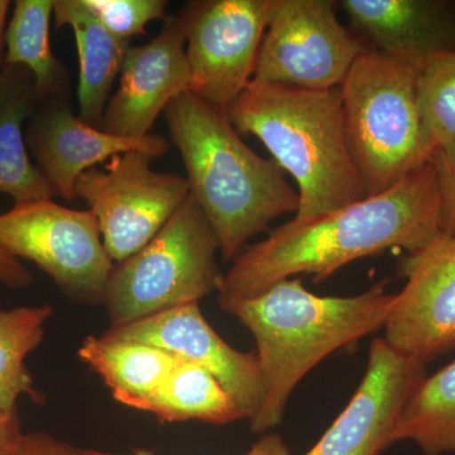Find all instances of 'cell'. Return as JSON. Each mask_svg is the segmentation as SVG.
I'll list each match as a JSON object with an SVG mask.
<instances>
[{"mask_svg":"<svg viewBox=\"0 0 455 455\" xmlns=\"http://www.w3.org/2000/svg\"><path fill=\"white\" fill-rule=\"evenodd\" d=\"M440 233L442 196L433 158L385 193L307 223L290 220L275 228L236 257L221 277L218 299L252 298L300 274L320 283L353 260L388 248L418 252Z\"/></svg>","mask_w":455,"mask_h":455,"instance_id":"6da1fadb","label":"cell"},{"mask_svg":"<svg viewBox=\"0 0 455 455\" xmlns=\"http://www.w3.org/2000/svg\"><path fill=\"white\" fill-rule=\"evenodd\" d=\"M386 283L339 298L311 293L300 278L292 277L252 298L218 299L221 309L256 339L263 397L250 420L254 434L283 423L290 395L311 368L385 326L396 298L386 291Z\"/></svg>","mask_w":455,"mask_h":455,"instance_id":"7a4b0ae2","label":"cell"},{"mask_svg":"<svg viewBox=\"0 0 455 455\" xmlns=\"http://www.w3.org/2000/svg\"><path fill=\"white\" fill-rule=\"evenodd\" d=\"M164 116L187 170L190 196L214 229L226 262L272 220L298 212V190L276 164L245 145L226 109L185 92Z\"/></svg>","mask_w":455,"mask_h":455,"instance_id":"3957f363","label":"cell"},{"mask_svg":"<svg viewBox=\"0 0 455 455\" xmlns=\"http://www.w3.org/2000/svg\"><path fill=\"white\" fill-rule=\"evenodd\" d=\"M239 134L257 137L298 184L293 223H307L364 199L350 155L340 89L251 82L226 108Z\"/></svg>","mask_w":455,"mask_h":455,"instance_id":"277c9868","label":"cell"},{"mask_svg":"<svg viewBox=\"0 0 455 455\" xmlns=\"http://www.w3.org/2000/svg\"><path fill=\"white\" fill-rule=\"evenodd\" d=\"M419 68L381 51L358 56L339 89L350 155L367 196L433 160L418 103Z\"/></svg>","mask_w":455,"mask_h":455,"instance_id":"5b68a950","label":"cell"},{"mask_svg":"<svg viewBox=\"0 0 455 455\" xmlns=\"http://www.w3.org/2000/svg\"><path fill=\"white\" fill-rule=\"evenodd\" d=\"M220 241L199 204L188 196L158 235L116 263L106 302L110 328H123L218 291Z\"/></svg>","mask_w":455,"mask_h":455,"instance_id":"8992f818","label":"cell"},{"mask_svg":"<svg viewBox=\"0 0 455 455\" xmlns=\"http://www.w3.org/2000/svg\"><path fill=\"white\" fill-rule=\"evenodd\" d=\"M0 247L37 265L71 301L106 302L116 263L89 209L65 208L52 199L14 204L0 214Z\"/></svg>","mask_w":455,"mask_h":455,"instance_id":"52a82bcc","label":"cell"},{"mask_svg":"<svg viewBox=\"0 0 455 455\" xmlns=\"http://www.w3.org/2000/svg\"><path fill=\"white\" fill-rule=\"evenodd\" d=\"M154 160L145 152H125L77 180L76 197L97 218L114 263L146 247L190 196L187 178L157 172Z\"/></svg>","mask_w":455,"mask_h":455,"instance_id":"ba28073f","label":"cell"},{"mask_svg":"<svg viewBox=\"0 0 455 455\" xmlns=\"http://www.w3.org/2000/svg\"><path fill=\"white\" fill-rule=\"evenodd\" d=\"M333 0H272L252 82L295 88H339L367 49L338 20Z\"/></svg>","mask_w":455,"mask_h":455,"instance_id":"9c48e42d","label":"cell"},{"mask_svg":"<svg viewBox=\"0 0 455 455\" xmlns=\"http://www.w3.org/2000/svg\"><path fill=\"white\" fill-rule=\"evenodd\" d=\"M272 0H205L185 8L191 92L226 109L253 79Z\"/></svg>","mask_w":455,"mask_h":455,"instance_id":"30bf717a","label":"cell"},{"mask_svg":"<svg viewBox=\"0 0 455 455\" xmlns=\"http://www.w3.org/2000/svg\"><path fill=\"white\" fill-rule=\"evenodd\" d=\"M403 291L385 326L392 348L425 364L455 350V232L409 254L401 263Z\"/></svg>","mask_w":455,"mask_h":455,"instance_id":"8fae6325","label":"cell"},{"mask_svg":"<svg viewBox=\"0 0 455 455\" xmlns=\"http://www.w3.org/2000/svg\"><path fill=\"white\" fill-rule=\"evenodd\" d=\"M425 377L424 362L376 338L371 344L366 374L348 406L304 455L381 454L394 444L403 407Z\"/></svg>","mask_w":455,"mask_h":455,"instance_id":"7c38bea8","label":"cell"},{"mask_svg":"<svg viewBox=\"0 0 455 455\" xmlns=\"http://www.w3.org/2000/svg\"><path fill=\"white\" fill-rule=\"evenodd\" d=\"M187 13L169 18L148 44L128 49L118 89L109 98L100 130L139 140L148 136L173 99L191 92L187 60Z\"/></svg>","mask_w":455,"mask_h":455,"instance_id":"4fadbf2b","label":"cell"},{"mask_svg":"<svg viewBox=\"0 0 455 455\" xmlns=\"http://www.w3.org/2000/svg\"><path fill=\"white\" fill-rule=\"evenodd\" d=\"M25 139L37 169L55 190L68 202L76 199V182L85 171L125 152H145L157 158L170 148L158 134L143 139H123L92 127L74 113L64 97L44 99L27 122Z\"/></svg>","mask_w":455,"mask_h":455,"instance_id":"5bb4252c","label":"cell"},{"mask_svg":"<svg viewBox=\"0 0 455 455\" xmlns=\"http://www.w3.org/2000/svg\"><path fill=\"white\" fill-rule=\"evenodd\" d=\"M106 334L152 344L203 367L220 381L245 420L250 421L259 411L263 383L256 352H239L230 347L206 322L197 302L123 328L108 329Z\"/></svg>","mask_w":455,"mask_h":455,"instance_id":"9a60e30c","label":"cell"},{"mask_svg":"<svg viewBox=\"0 0 455 455\" xmlns=\"http://www.w3.org/2000/svg\"><path fill=\"white\" fill-rule=\"evenodd\" d=\"M337 8L368 49L419 70L455 53V0H340Z\"/></svg>","mask_w":455,"mask_h":455,"instance_id":"2e32d148","label":"cell"},{"mask_svg":"<svg viewBox=\"0 0 455 455\" xmlns=\"http://www.w3.org/2000/svg\"><path fill=\"white\" fill-rule=\"evenodd\" d=\"M40 101L31 71L4 65L0 70V193L13 197L14 204L56 196L26 145L25 127Z\"/></svg>","mask_w":455,"mask_h":455,"instance_id":"e0dca14e","label":"cell"},{"mask_svg":"<svg viewBox=\"0 0 455 455\" xmlns=\"http://www.w3.org/2000/svg\"><path fill=\"white\" fill-rule=\"evenodd\" d=\"M80 361L101 377L122 405L146 411L179 358L143 341L104 333L88 335L77 350Z\"/></svg>","mask_w":455,"mask_h":455,"instance_id":"ac0fdd59","label":"cell"},{"mask_svg":"<svg viewBox=\"0 0 455 455\" xmlns=\"http://www.w3.org/2000/svg\"><path fill=\"white\" fill-rule=\"evenodd\" d=\"M56 29L70 27L79 55L77 104L82 121L100 128L110 90L121 74L130 42L119 40L86 7L84 0H55Z\"/></svg>","mask_w":455,"mask_h":455,"instance_id":"d6986e66","label":"cell"},{"mask_svg":"<svg viewBox=\"0 0 455 455\" xmlns=\"http://www.w3.org/2000/svg\"><path fill=\"white\" fill-rule=\"evenodd\" d=\"M55 0H17L5 29V65L25 66L35 76L41 100L64 97L68 74L53 55L50 23Z\"/></svg>","mask_w":455,"mask_h":455,"instance_id":"ffe728a7","label":"cell"},{"mask_svg":"<svg viewBox=\"0 0 455 455\" xmlns=\"http://www.w3.org/2000/svg\"><path fill=\"white\" fill-rule=\"evenodd\" d=\"M146 412L163 424L197 420L223 425L244 419L211 372L182 359H179Z\"/></svg>","mask_w":455,"mask_h":455,"instance_id":"44dd1931","label":"cell"},{"mask_svg":"<svg viewBox=\"0 0 455 455\" xmlns=\"http://www.w3.org/2000/svg\"><path fill=\"white\" fill-rule=\"evenodd\" d=\"M411 440L425 455L455 451V362L425 377L407 400L394 443Z\"/></svg>","mask_w":455,"mask_h":455,"instance_id":"7402d4cb","label":"cell"},{"mask_svg":"<svg viewBox=\"0 0 455 455\" xmlns=\"http://www.w3.org/2000/svg\"><path fill=\"white\" fill-rule=\"evenodd\" d=\"M53 314L51 305L0 309V410L17 411V403L28 396L44 403V396L35 387L26 366L29 353L44 340V328Z\"/></svg>","mask_w":455,"mask_h":455,"instance_id":"603a6c76","label":"cell"},{"mask_svg":"<svg viewBox=\"0 0 455 455\" xmlns=\"http://www.w3.org/2000/svg\"><path fill=\"white\" fill-rule=\"evenodd\" d=\"M418 103L435 155L455 158V53L433 60L419 70Z\"/></svg>","mask_w":455,"mask_h":455,"instance_id":"cb8c5ba5","label":"cell"},{"mask_svg":"<svg viewBox=\"0 0 455 455\" xmlns=\"http://www.w3.org/2000/svg\"><path fill=\"white\" fill-rule=\"evenodd\" d=\"M99 22L119 40L145 35L146 26L166 13L164 0H84Z\"/></svg>","mask_w":455,"mask_h":455,"instance_id":"d4e9b609","label":"cell"},{"mask_svg":"<svg viewBox=\"0 0 455 455\" xmlns=\"http://www.w3.org/2000/svg\"><path fill=\"white\" fill-rule=\"evenodd\" d=\"M84 449L46 431L22 433L5 455H84Z\"/></svg>","mask_w":455,"mask_h":455,"instance_id":"484cf974","label":"cell"},{"mask_svg":"<svg viewBox=\"0 0 455 455\" xmlns=\"http://www.w3.org/2000/svg\"><path fill=\"white\" fill-rule=\"evenodd\" d=\"M439 172L442 196V232H455V158L445 160L434 156Z\"/></svg>","mask_w":455,"mask_h":455,"instance_id":"4316f807","label":"cell"},{"mask_svg":"<svg viewBox=\"0 0 455 455\" xmlns=\"http://www.w3.org/2000/svg\"><path fill=\"white\" fill-rule=\"evenodd\" d=\"M84 455H157L147 449H134L131 453L121 454L112 451H97V449H84ZM244 455H290V449L280 434H265Z\"/></svg>","mask_w":455,"mask_h":455,"instance_id":"83f0119b","label":"cell"},{"mask_svg":"<svg viewBox=\"0 0 455 455\" xmlns=\"http://www.w3.org/2000/svg\"><path fill=\"white\" fill-rule=\"evenodd\" d=\"M32 275L16 257L0 247V283L9 289L20 290L29 286Z\"/></svg>","mask_w":455,"mask_h":455,"instance_id":"f1b7e54d","label":"cell"},{"mask_svg":"<svg viewBox=\"0 0 455 455\" xmlns=\"http://www.w3.org/2000/svg\"><path fill=\"white\" fill-rule=\"evenodd\" d=\"M22 433L18 412L0 410V455L7 454Z\"/></svg>","mask_w":455,"mask_h":455,"instance_id":"f546056e","label":"cell"},{"mask_svg":"<svg viewBox=\"0 0 455 455\" xmlns=\"http://www.w3.org/2000/svg\"><path fill=\"white\" fill-rule=\"evenodd\" d=\"M11 3L7 0H0V70L4 68L5 55V22H7V14Z\"/></svg>","mask_w":455,"mask_h":455,"instance_id":"4dcf8cb0","label":"cell"}]
</instances>
